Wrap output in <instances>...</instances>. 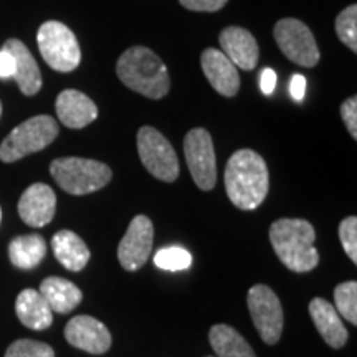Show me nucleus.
I'll return each mask as SVG.
<instances>
[{"instance_id":"nucleus-1","label":"nucleus","mask_w":357,"mask_h":357,"mask_svg":"<svg viewBox=\"0 0 357 357\" xmlns=\"http://www.w3.org/2000/svg\"><path fill=\"white\" fill-rule=\"evenodd\" d=\"M270 177L265 159L252 149L231 154L225 167V189L230 202L240 211H255L268 195Z\"/></svg>"},{"instance_id":"nucleus-2","label":"nucleus","mask_w":357,"mask_h":357,"mask_svg":"<svg viewBox=\"0 0 357 357\" xmlns=\"http://www.w3.org/2000/svg\"><path fill=\"white\" fill-rule=\"evenodd\" d=\"M314 240V229L303 218H280L270 227V242L276 257L296 273H306L318 266L319 253Z\"/></svg>"},{"instance_id":"nucleus-3","label":"nucleus","mask_w":357,"mask_h":357,"mask_svg":"<svg viewBox=\"0 0 357 357\" xmlns=\"http://www.w3.org/2000/svg\"><path fill=\"white\" fill-rule=\"evenodd\" d=\"M116 73L128 88L151 100H160L171 89L166 65L146 47L128 48L116 63Z\"/></svg>"},{"instance_id":"nucleus-4","label":"nucleus","mask_w":357,"mask_h":357,"mask_svg":"<svg viewBox=\"0 0 357 357\" xmlns=\"http://www.w3.org/2000/svg\"><path fill=\"white\" fill-rule=\"evenodd\" d=\"M55 182L71 195H86L109 184L113 172L106 164L95 159L60 158L50 164Z\"/></svg>"},{"instance_id":"nucleus-5","label":"nucleus","mask_w":357,"mask_h":357,"mask_svg":"<svg viewBox=\"0 0 357 357\" xmlns=\"http://www.w3.org/2000/svg\"><path fill=\"white\" fill-rule=\"evenodd\" d=\"M58 124L52 116L38 114L19 124L0 144V160L15 162L25 155L38 153L56 139Z\"/></svg>"},{"instance_id":"nucleus-6","label":"nucleus","mask_w":357,"mask_h":357,"mask_svg":"<svg viewBox=\"0 0 357 357\" xmlns=\"http://www.w3.org/2000/svg\"><path fill=\"white\" fill-rule=\"evenodd\" d=\"M37 43L40 55L55 71L70 73L82 63V48L78 40L61 22H45L38 29Z\"/></svg>"},{"instance_id":"nucleus-7","label":"nucleus","mask_w":357,"mask_h":357,"mask_svg":"<svg viewBox=\"0 0 357 357\" xmlns=\"http://www.w3.org/2000/svg\"><path fill=\"white\" fill-rule=\"evenodd\" d=\"M137 153L144 167L159 181L174 182L178 177L176 151L158 129L144 126L137 131Z\"/></svg>"},{"instance_id":"nucleus-8","label":"nucleus","mask_w":357,"mask_h":357,"mask_svg":"<svg viewBox=\"0 0 357 357\" xmlns=\"http://www.w3.org/2000/svg\"><path fill=\"white\" fill-rule=\"evenodd\" d=\"M248 311L258 334L265 344L273 346L280 341L283 333L284 316L280 298L265 284H255L248 291Z\"/></svg>"},{"instance_id":"nucleus-9","label":"nucleus","mask_w":357,"mask_h":357,"mask_svg":"<svg viewBox=\"0 0 357 357\" xmlns=\"http://www.w3.org/2000/svg\"><path fill=\"white\" fill-rule=\"evenodd\" d=\"M275 40L280 50L293 63L312 68L318 65L321 53L314 35L298 19H281L275 25Z\"/></svg>"},{"instance_id":"nucleus-10","label":"nucleus","mask_w":357,"mask_h":357,"mask_svg":"<svg viewBox=\"0 0 357 357\" xmlns=\"http://www.w3.org/2000/svg\"><path fill=\"white\" fill-rule=\"evenodd\" d=\"M184 154L199 189L212 190L217 184V159L211 132L202 128L190 129L184 139Z\"/></svg>"},{"instance_id":"nucleus-11","label":"nucleus","mask_w":357,"mask_h":357,"mask_svg":"<svg viewBox=\"0 0 357 357\" xmlns=\"http://www.w3.org/2000/svg\"><path fill=\"white\" fill-rule=\"evenodd\" d=\"M153 243L154 227L151 218L146 215L134 217L118 247V258L124 270H141L149 260Z\"/></svg>"},{"instance_id":"nucleus-12","label":"nucleus","mask_w":357,"mask_h":357,"mask_svg":"<svg viewBox=\"0 0 357 357\" xmlns=\"http://www.w3.org/2000/svg\"><path fill=\"white\" fill-rule=\"evenodd\" d=\"M65 337L71 346L89 354H105L111 347V333L101 321L91 316H75L65 328Z\"/></svg>"},{"instance_id":"nucleus-13","label":"nucleus","mask_w":357,"mask_h":357,"mask_svg":"<svg viewBox=\"0 0 357 357\" xmlns=\"http://www.w3.org/2000/svg\"><path fill=\"white\" fill-rule=\"evenodd\" d=\"M56 212V195L50 185L33 184L19 200L20 218L30 227H45L53 220Z\"/></svg>"},{"instance_id":"nucleus-14","label":"nucleus","mask_w":357,"mask_h":357,"mask_svg":"<svg viewBox=\"0 0 357 357\" xmlns=\"http://www.w3.org/2000/svg\"><path fill=\"white\" fill-rule=\"evenodd\" d=\"M200 65L208 83L218 95L231 98L238 93L240 89V75L236 66L227 58L223 52L215 48H207L200 56Z\"/></svg>"},{"instance_id":"nucleus-15","label":"nucleus","mask_w":357,"mask_h":357,"mask_svg":"<svg viewBox=\"0 0 357 357\" xmlns=\"http://www.w3.org/2000/svg\"><path fill=\"white\" fill-rule=\"evenodd\" d=\"M56 116L70 129L86 128L98 118V108L91 98L78 89H65L56 98Z\"/></svg>"},{"instance_id":"nucleus-16","label":"nucleus","mask_w":357,"mask_h":357,"mask_svg":"<svg viewBox=\"0 0 357 357\" xmlns=\"http://www.w3.org/2000/svg\"><path fill=\"white\" fill-rule=\"evenodd\" d=\"M220 47L227 58L242 70H253L258 65L260 50L255 37L242 26H227L222 30Z\"/></svg>"},{"instance_id":"nucleus-17","label":"nucleus","mask_w":357,"mask_h":357,"mask_svg":"<svg viewBox=\"0 0 357 357\" xmlns=\"http://www.w3.org/2000/svg\"><path fill=\"white\" fill-rule=\"evenodd\" d=\"M3 50L10 53L13 60H15L13 79L19 84L20 91L25 96L37 95L40 88H42V71H40L37 61L26 48V45L17 38H10L3 45Z\"/></svg>"},{"instance_id":"nucleus-18","label":"nucleus","mask_w":357,"mask_h":357,"mask_svg":"<svg viewBox=\"0 0 357 357\" xmlns=\"http://www.w3.org/2000/svg\"><path fill=\"white\" fill-rule=\"evenodd\" d=\"M310 314L326 344L331 346L333 349H341L346 344L347 329L342 324L341 316L334 305L326 301L324 298H314L310 303Z\"/></svg>"},{"instance_id":"nucleus-19","label":"nucleus","mask_w":357,"mask_h":357,"mask_svg":"<svg viewBox=\"0 0 357 357\" xmlns=\"http://www.w3.org/2000/svg\"><path fill=\"white\" fill-rule=\"evenodd\" d=\"M15 312L20 323L33 331H43L53 323V311L40 291L26 288L17 296Z\"/></svg>"},{"instance_id":"nucleus-20","label":"nucleus","mask_w":357,"mask_h":357,"mask_svg":"<svg viewBox=\"0 0 357 357\" xmlns=\"http://www.w3.org/2000/svg\"><path fill=\"white\" fill-rule=\"evenodd\" d=\"M40 294L45 298L47 305L53 312L68 314L77 307L83 300V293L77 284L65 278L50 276L43 280L40 284Z\"/></svg>"},{"instance_id":"nucleus-21","label":"nucleus","mask_w":357,"mask_h":357,"mask_svg":"<svg viewBox=\"0 0 357 357\" xmlns=\"http://www.w3.org/2000/svg\"><path fill=\"white\" fill-rule=\"evenodd\" d=\"M52 248L55 258L70 271H82L89 261V248L79 235L71 230H60L53 235Z\"/></svg>"},{"instance_id":"nucleus-22","label":"nucleus","mask_w":357,"mask_h":357,"mask_svg":"<svg viewBox=\"0 0 357 357\" xmlns=\"http://www.w3.org/2000/svg\"><path fill=\"white\" fill-rule=\"evenodd\" d=\"M47 257V243L42 235L15 236L8 245V258L12 265L22 270H32Z\"/></svg>"},{"instance_id":"nucleus-23","label":"nucleus","mask_w":357,"mask_h":357,"mask_svg":"<svg viewBox=\"0 0 357 357\" xmlns=\"http://www.w3.org/2000/svg\"><path fill=\"white\" fill-rule=\"evenodd\" d=\"M208 339H211L212 349L218 357H257L252 346L231 326H212Z\"/></svg>"},{"instance_id":"nucleus-24","label":"nucleus","mask_w":357,"mask_h":357,"mask_svg":"<svg viewBox=\"0 0 357 357\" xmlns=\"http://www.w3.org/2000/svg\"><path fill=\"white\" fill-rule=\"evenodd\" d=\"M334 307L339 316L357 324V283L356 281H344L334 289Z\"/></svg>"},{"instance_id":"nucleus-25","label":"nucleus","mask_w":357,"mask_h":357,"mask_svg":"<svg viewBox=\"0 0 357 357\" xmlns=\"http://www.w3.org/2000/svg\"><path fill=\"white\" fill-rule=\"evenodd\" d=\"M155 266L166 271L187 270L192 265V255L182 247L160 248L154 255Z\"/></svg>"},{"instance_id":"nucleus-26","label":"nucleus","mask_w":357,"mask_h":357,"mask_svg":"<svg viewBox=\"0 0 357 357\" xmlns=\"http://www.w3.org/2000/svg\"><path fill=\"white\" fill-rule=\"evenodd\" d=\"M336 33L347 48H351L354 53L357 52V6L356 3L346 7L344 10L337 15Z\"/></svg>"},{"instance_id":"nucleus-27","label":"nucleus","mask_w":357,"mask_h":357,"mask_svg":"<svg viewBox=\"0 0 357 357\" xmlns=\"http://www.w3.org/2000/svg\"><path fill=\"white\" fill-rule=\"evenodd\" d=\"M6 357H55V351L45 342L19 339L8 346Z\"/></svg>"},{"instance_id":"nucleus-28","label":"nucleus","mask_w":357,"mask_h":357,"mask_svg":"<svg viewBox=\"0 0 357 357\" xmlns=\"http://www.w3.org/2000/svg\"><path fill=\"white\" fill-rule=\"evenodd\" d=\"M339 238H341L346 255L351 258L352 263H357V218L354 215L347 217L341 222Z\"/></svg>"},{"instance_id":"nucleus-29","label":"nucleus","mask_w":357,"mask_h":357,"mask_svg":"<svg viewBox=\"0 0 357 357\" xmlns=\"http://www.w3.org/2000/svg\"><path fill=\"white\" fill-rule=\"evenodd\" d=\"M341 116L344 121L347 131L354 139H357V98L351 96L342 102Z\"/></svg>"},{"instance_id":"nucleus-30","label":"nucleus","mask_w":357,"mask_h":357,"mask_svg":"<svg viewBox=\"0 0 357 357\" xmlns=\"http://www.w3.org/2000/svg\"><path fill=\"white\" fill-rule=\"evenodd\" d=\"M178 2L194 12H217L225 7L229 0H178Z\"/></svg>"},{"instance_id":"nucleus-31","label":"nucleus","mask_w":357,"mask_h":357,"mask_svg":"<svg viewBox=\"0 0 357 357\" xmlns=\"http://www.w3.org/2000/svg\"><path fill=\"white\" fill-rule=\"evenodd\" d=\"M15 75V60L7 50H0V78L8 79Z\"/></svg>"},{"instance_id":"nucleus-32","label":"nucleus","mask_w":357,"mask_h":357,"mask_svg":"<svg viewBox=\"0 0 357 357\" xmlns=\"http://www.w3.org/2000/svg\"><path fill=\"white\" fill-rule=\"evenodd\" d=\"M289 93L293 100L301 101L306 95V78L303 75H293L291 83H289Z\"/></svg>"},{"instance_id":"nucleus-33","label":"nucleus","mask_w":357,"mask_h":357,"mask_svg":"<svg viewBox=\"0 0 357 357\" xmlns=\"http://www.w3.org/2000/svg\"><path fill=\"white\" fill-rule=\"evenodd\" d=\"M276 86V73L271 68H265L260 75V88L265 95H271Z\"/></svg>"},{"instance_id":"nucleus-34","label":"nucleus","mask_w":357,"mask_h":357,"mask_svg":"<svg viewBox=\"0 0 357 357\" xmlns=\"http://www.w3.org/2000/svg\"><path fill=\"white\" fill-rule=\"evenodd\" d=\"M0 116H2V101H0Z\"/></svg>"},{"instance_id":"nucleus-35","label":"nucleus","mask_w":357,"mask_h":357,"mask_svg":"<svg viewBox=\"0 0 357 357\" xmlns=\"http://www.w3.org/2000/svg\"><path fill=\"white\" fill-rule=\"evenodd\" d=\"M0 222H2V208H0Z\"/></svg>"}]
</instances>
